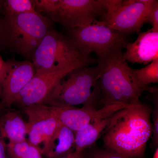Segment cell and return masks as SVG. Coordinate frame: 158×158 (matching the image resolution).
<instances>
[{"mask_svg": "<svg viewBox=\"0 0 158 158\" xmlns=\"http://www.w3.org/2000/svg\"><path fill=\"white\" fill-rule=\"evenodd\" d=\"M152 110L141 102L113 114L103 133L104 145L124 158H142L152 135Z\"/></svg>", "mask_w": 158, "mask_h": 158, "instance_id": "cell-1", "label": "cell"}, {"mask_svg": "<svg viewBox=\"0 0 158 158\" xmlns=\"http://www.w3.org/2000/svg\"><path fill=\"white\" fill-rule=\"evenodd\" d=\"M125 43L118 44L105 56L97 60L100 102L104 106L135 104L140 102L139 99L144 92L155 93L157 90L156 87L143 86L137 81L123 56Z\"/></svg>", "mask_w": 158, "mask_h": 158, "instance_id": "cell-2", "label": "cell"}, {"mask_svg": "<svg viewBox=\"0 0 158 158\" xmlns=\"http://www.w3.org/2000/svg\"><path fill=\"white\" fill-rule=\"evenodd\" d=\"M52 89L41 104L53 107L83 106L95 107L101 99L97 67L83 66L68 74Z\"/></svg>", "mask_w": 158, "mask_h": 158, "instance_id": "cell-3", "label": "cell"}, {"mask_svg": "<svg viewBox=\"0 0 158 158\" xmlns=\"http://www.w3.org/2000/svg\"><path fill=\"white\" fill-rule=\"evenodd\" d=\"M50 20L38 12L5 16L1 19L2 45L10 48L27 61L51 29Z\"/></svg>", "mask_w": 158, "mask_h": 158, "instance_id": "cell-4", "label": "cell"}, {"mask_svg": "<svg viewBox=\"0 0 158 158\" xmlns=\"http://www.w3.org/2000/svg\"><path fill=\"white\" fill-rule=\"evenodd\" d=\"M94 62L82 53L70 38L52 29L43 38L32 59L38 73L78 69Z\"/></svg>", "mask_w": 158, "mask_h": 158, "instance_id": "cell-5", "label": "cell"}, {"mask_svg": "<svg viewBox=\"0 0 158 158\" xmlns=\"http://www.w3.org/2000/svg\"><path fill=\"white\" fill-rule=\"evenodd\" d=\"M68 30L70 39L87 57L94 52L98 59L102 58L124 41V35L110 28L103 21L95 20L87 25Z\"/></svg>", "mask_w": 158, "mask_h": 158, "instance_id": "cell-6", "label": "cell"}, {"mask_svg": "<svg viewBox=\"0 0 158 158\" xmlns=\"http://www.w3.org/2000/svg\"><path fill=\"white\" fill-rule=\"evenodd\" d=\"M28 116L27 123L28 141L39 150L42 155L46 156L50 143L60 122L50 106L31 105L25 108Z\"/></svg>", "mask_w": 158, "mask_h": 158, "instance_id": "cell-7", "label": "cell"}, {"mask_svg": "<svg viewBox=\"0 0 158 158\" xmlns=\"http://www.w3.org/2000/svg\"><path fill=\"white\" fill-rule=\"evenodd\" d=\"M103 12L99 0H59L56 10L50 15L56 22L73 29L91 23Z\"/></svg>", "mask_w": 158, "mask_h": 158, "instance_id": "cell-8", "label": "cell"}, {"mask_svg": "<svg viewBox=\"0 0 158 158\" xmlns=\"http://www.w3.org/2000/svg\"><path fill=\"white\" fill-rule=\"evenodd\" d=\"M156 0H125L119 9L105 21L110 28L125 35L140 33Z\"/></svg>", "mask_w": 158, "mask_h": 158, "instance_id": "cell-9", "label": "cell"}, {"mask_svg": "<svg viewBox=\"0 0 158 158\" xmlns=\"http://www.w3.org/2000/svg\"><path fill=\"white\" fill-rule=\"evenodd\" d=\"M125 107L124 105L114 104L104 106L98 110L89 106L51 107L60 123L76 133L86 127L94 119L110 117Z\"/></svg>", "mask_w": 158, "mask_h": 158, "instance_id": "cell-10", "label": "cell"}, {"mask_svg": "<svg viewBox=\"0 0 158 158\" xmlns=\"http://www.w3.org/2000/svg\"><path fill=\"white\" fill-rule=\"evenodd\" d=\"M76 69L68 68L50 72L36 73L21 91L15 103L25 108L31 105L41 104L60 81Z\"/></svg>", "mask_w": 158, "mask_h": 158, "instance_id": "cell-11", "label": "cell"}, {"mask_svg": "<svg viewBox=\"0 0 158 158\" xmlns=\"http://www.w3.org/2000/svg\"><path fill=\"white\" fill-rule=\"evenodd\" d=\"M10 69L2 84L0 85L1 103L9 108L15 103L21 91L36 74L31 61H9Z\"/></svg>", "mask_w": 158, "mask_h": 158, "instance_id": "cell-12", "label": "cell"}, {"mask_svg": "<svg viewBox=\"0 0 158 158\" xmlns=\"http://www.w3.org/2000/svg\"><path fill=\"white\" fill-rule=\"evenodd\" d=\"M124 48L123 56L131 63L147 65L158 60V32L151 28L140 32L132 43H125Z\"/></svg>", "mask_w": 158, "mask_h": 158, "instance_id": "cell-13", "label": "cell"}, {"mask_svg": "<svg viewBox=\"0 0 158 158\" xmlns=\"http://www.w3.org/2000/svg\"><path fill=\"white\" fill-rule=\"evenodd\" d=\"M0 136L8 142H18L26 140L27 123L19 114L8 112L0 115Z\"/></svg>", "mask_w": 158, "mask_h": 158, "instance_id": "cell-14", "label": "cell"}, {"mask_svg": "<svg viewBox=\"0 0 158 158\" xmlns=\"http://www.w3.org/2000/svg\"><path fill=\"white\" fill-rule=\"evenodd\" d=\"M112 116L94 119L86 127L75 133L74 152L81 154L85 149L92 146L103 134L110 124Z\"/></svg>", "mask_w": 158, "mask_h": 158, "instance_id": "cell-15", "label": "cell"}, {"mask_svg": "<svg viewBox=\"0 0 158 158\" xmlns=\"http://www.w3.org/2000/svg\"><path fill=\"white\" fill-rule=\"evenodd\" d=\"M75 147V132L60 123L52 137L47 158H56L73 152Z\"/></svg>", "mask_w": 158, "mask_h": 158, "instance_id": "cell-16", "label": "cell"}, {"mask_svg": "<svg viewBox=\"0 0 158 158\" xmlns=\"http://www.w3.org/2000/svg\"><path fill=\"white\" fill-rule=\"evenodd\" d=\"M9 158H43L39 150L27 139L20 142L7 143Z\"/></svg>", "mask_w": 158, "mask_h": 158, "instance_id": "cell-17", "label": "cell"}, {"mask_svg": "<svg viewBox=\"0 0 158 158\" xmlns=\"http://www.w3.org/2000/svg\"><path fill=\"white\" fill-rule=\"evenodd\" d=\"M2 12L5 16H12L37 12L35 10L33 1L6 0L3 2Z\"/></svg>", "mask_w": 158, "mask_h": 158, "instance_id": "cell-18", "label": "cell"}, {"mask_svg": "<svg viewBox=\"0 0 158 158\" xmlns=\"http://www.w3.org/2000/svg\"><path fill=\"white\" fill-rule=\"evenodd\" d=\"M132 71L138 82L143 86L158 83V60L140 69H132Z\"/></svg>", "mask_w": 158, "mask_h": 158, "instance_id": "cell-19", "label": "cell"}, {"mask_svg": "<svg viewBox=\"0 0 158 158\" xmlns=\"http://www.w3.org/2000/svg\"><path fill=\"white\" fill-rule=\"evenodd\" d=\"M59 0H34L33 1L37 12H44L50 15L56 10Z\"/></svg>", "mask_w": 158, "mask_h": 158, "instance_id": "cell-20", "label": "cell"}, {"mask_svg": "<svg viewBox=\"0 0 158 158\" xmlns=\"http://www.w3.org/2000/svg\"><path fill=\"white\" fill-rule=\"evenodd\" d=\"M99 2L106 11L103 21L113 15L120 8L123 2L121 0H99Z\"/></svg>", "mask_w": 158, "mask_h": 158, "instance_id": "cell-21", "label": "cell"}, {"mask_svg": "<svg viewBox=\"0 0 158 158\" xmlns=\"http://www.w3.org/2000/svg\"><path fill=\"white\" fill-rule=\"evenodd\" d=\"M150 24L154 32H158V1H156L148 15L145 24Z\"/></svg>", "mask_w": 158, "mask_h": 158, "instance_id": "cell-22", "label": "cell"}, {"mask_svg": "<svg viewBox=\"0 0 158 158\" xmlns=\"http://www.w3.org/2000/svg\"><path fill=\"white\" fill-rule=\"evenodd\" d=\"M153 119L152 125V137L151 144L152 147L156 148L158 146V103L152 112Z\"/></svg>", "mask_w": 158, "mask_h": 158, "instance_id": "cell-23", "label": "cell"}, {"mask_svg": "<svg viewBox=\"0 0 158 158\" xmlns=\"http://www.w3.org/2000/svg\"><path fill=\"white\" fill-rule=\"evenodd\" d=\"M90 158H124L112 151L106 149L97 151L91 155Z\"/></svg>", "mask_w": 158, "mask_h": 158, "instance_id": "cell-24", "label": "cell"}, {"mask_svg": "<svg viewBox=\"0 0 158 158\" xmlns=\"http://www.w3.org/2000/svg\"><path fill=\"white\" fill-rule=\"evenodd\" d=\"M10 69L9 61L6 62L0 55V85L5 81Z\"/></svg>", "mask_w": 158, "mask_h": 158, "instance_id": "cell-25", "label": "cell"}, {"mask_svg": "<svg viewBox=\"0 0 158 158\" xmlns=\"http://www.w3.org/2000/svg\"><path fill=\"white\" fill-rule=\"evenodd\" d=\"M0 158H9L7 154V142L0 136Z\"/></svg>", "mask_w": 158, "mask_h": 158, "instance_id": "cell-26", "label": "cell"}, {"mask_svg": "<svg viewBox=\"0 0 158 158\" xmlns=\"http://www.w3.org/2000/svg\"><path fill=\"white\" fill-rule=\"evenodd\" d=\"M56 158H83V157L82 153L81 154H77L73 152H70Z\"/></svg>", "mask_w": 158, "mask_h": 158, "instance_id": "cell-27", "label": "cell"}, {"mask_svg": "<svg viewBox=\"0 0 158 158\" xmlns=\"http://www.w3.org/2000/svg\"><path fill=\"white\" fill-rule=\"evenodd\" d=\"M152 158H158V147L156 148Z\"/></svg>", "mask_w": 158, "mask_h": 158, "instance_id": "cell-28", "label": "cell"}, {"mask_svg": "<svg viewBox=\"0 0 158 158\" xmlns=\"http://www.w3.org/2000/svg\"><path fill=\"white\" fill-rule=\"evenodd\" d=\"M3 2L4 1L0 0V11L2 12Z\"/></svg>", "mask_w": 158, "mask_h": 158, "instance_id": "cell-29", "label": "cell"}, {"mask_svg": "<svg viewBox=\"0 0 158 158\" xmlns=\"http://www.w3.org/2000/svg\"><path fill=\"white\" fill-rule=\"evenodd\" d=\"M1 19H0V45H2V35H1Z\"/></svg>", "mask_w": 158, "mask_h": 158, "instance_id": "cell-30", "label": "cell"}, {"mask_svg": "<svg viewBox=\"0 0 158 158\" xmlns=\"http://www.w3.org/2000/svg\"><path fill=\"white\" fill-rule=\"evenodd\" d=\"M4 107L2 105V104L1 103V102H0V115H1V114L2 113V111H3V110L4 109Z\"/></svg>", "mask_w": 158, "mask_h": 158, "instance_id": "cell-31", "label": "cell"}]
</instances>
